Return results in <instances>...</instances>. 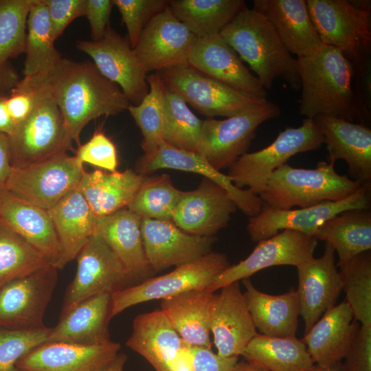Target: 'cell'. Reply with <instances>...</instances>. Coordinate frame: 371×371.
Segmentation results:
<instances>
[{
  "instance_id": "obj_1",
  "label": "cell",
  "mask_w": 371,
  "mask_h": 371,
  "mask_svg": "<svg viewBox=\"0 0 371 371\" xmlns=\"http://www.w3.org/2000/svg\"><path fill=\"white\" fill-rule=\"evenodd\" d=\"M26 78L54 100L78 146L80 133L90 121L119 114L131 104L120 87L106 78L93 62L63 58L49 72Z\"/></svg>"
},
{
  "instance_id": "obj_2",
  "label": "cell",
  "mask_w": 371,
  "mask_h": 371,
  "mask_svg": "<svg viewBox=\"0 0 371 371\" xmlns=\"http://www.w3.org/2000/svg\"><path fill=\"white\" fill-rule=\"evenodd\" d=\"M297 62L301 115L310 119L330 116L361 124L368 120L352 87L354 67L339 49L324 45L312 55L297 58Z\"/></svg>"
},
{
  "instance_id": "obj_3",
  "label": "cell",
  "mask_w": 371,
  "mask_h": 371,
  "mask_svg": "<svg viewBox=\"0 0 371 371\" xmlns=\"http://www.w3.org/2000/svg\"><path fill=\"white\" fill-rule=\"evenodd\" d=\"M243 61L270 89L282 78L291 88L300 89L297 58L288 52L270 22L253 8L240 11L220 32Z\"/></svg>"
},
{
  "instance_id": "obj_4",
  "label": "cell",
  "mask_w": 371,
  "mask_h": 371,
  "mask_svg": "<svg viewBox=\"0 0 371 371\" xmlns=\"http://www.w3.org/2000/svg\"><path fill=\"white\" fill-rule=\"evenodd\" d=\"M363 185L346 175L338 174L333 161H319L313 169L285 164L273 172L259 196L262 207L290 210L342 200Z\"/></svg>"
},
{
  "instance_id": "obj_5",
  "label": "cell",
  "mask_w": 371,
  "mask_h": 371,
  "mask_svg": "<svg viewBox=\"0 0 371 371\" xmlns=\"http://www.w3.org/2000/svg\"><path fill=\"white\" fill-rule=\"evenodd\" d=\"M27 80L37 89L38 96L30 115L8 136L14 168L39 164L67 154V151L76 152L73 139L57 104L49 94Z\"/></svg>"
},
{
  "instance_id": "obj_6",
  "label": "cell",
  "mask_w": 371,
  "mask_h": 371,
  "mask_svg": "<svg viewBox=\"0 0 371 371\" xmlns=\"http://www.w3.org/2000/svg\"><path fill=\"white\" fill-rule=\"evenodd\" d=\"M311 21L324 45L339 49L357 71L368 65L370 10L347 0H306Z\"/></svg>"
},
{
  "instance_id": "obj_7",
  "label": "cell",
  "mask_w": 371,
  "mask_h": 371,
  "mask_svg": "<svg viewBox=\"0 0 371 371\" xmlns=\"http://www.w3.org/2000/svg\"><path fill=\"white\" fill-rule=\"evenodd\" d=\"M324 144L322 135L313 119L305 118L297 128L280 131L267 147L240 156L229 168L227 176L240 189L247 187L258 195L265 189L273 172L291 157L315 150Z\"/></svg>"
},
{
  "instance_id": "obj_8",
  "label": "cell",
  "mask_w": 371,
  "mask_h": 371,
  "mask_svg": "<svg viewBox=\"0 0 371 371\" xmlns=\"http://www.w3.org/2000/svg\"><path fill=\"white\" fill-rule=\"evenodd\" d=\"M229 265L225 254L211 251L177 266L166 274L117 290L111 294V317L138 304L168 298L190 290L207 289Z\"/></svg>"
},
{
  "instance_id": "obj_9",
  "label": "cell",
  "mask_w": 371,
  "mask_h": 371,
  "mask_svg": "<svg viewBox=\"0 0 371 371\" xmlns=\"http://www.w3.org/2000/svg\"><path fill=\"white\" fill-rule=\"evenodd\" d=\"M280 112L278 105L267 100L224 120H204L197 153L218 171L229 168L247 153L258 127Z\"/></svg>"
},
{
  "instance_id": "obj_10",
  "label": "cell",
  "mask_w": 371,
  "mask_h": 371,
  "mask_svg": "<svg viewBox=\"0 0 371 371\" xmlns=\"http://www.w3.org/2000/svg\"><path fill=\"white\" fill-rule=\"evenodd\" d=\"M166 88L203 115L230 117L261 104V99L214 79L188 64L158 72Z\"/></svg>"
},
{
  "instance_id": "obj_11",
  "label": "cell",
  "mask_w": 371,
  "mask_h": 371,
  "mask_svg": "<svg viewBox=\"0 0 371 371\" xmlns=\"http://www.w3.org/2000/svg\"><path fill=\"white\" fill-rule=\"evenodd\" d=\"M85 172L83 164L67 153L39 164L13 168L5 190L47 210L78 188Z\"/></svg>"
},
{
  "instance_id": "obj_12",
  "label": "cell",
  "mask_w": 371,
  "mask_h": 371,
  "mask_svg": "<svg viewBox=\"0 0 371 371\" xmlns=\"http://www.w3.org/2000/svg\"><path fill=\"white\" fill-rule=\"evenodd\" d=\"M371 185H363L350 196L335 202L290 210L262 207L250 217L247 231L254 243L269 238L284 229H292L314 237L328 220L351 209H370ZM315 238V237H314Z\"/></svg>"
},
{
  "instance_id": "obj_13",
  "label": "cell",
  "mask_w": 371,
  "mask_h": 371,
  "mask_svg": "<svg viewBox=\"0 0 371 371\" xmlns=\"http://www.w3.org/2000/svg\"><path fill=\"white\" fill-rule=\"evenodd\" d=\"M76 276L68 286L62 313L93 296L126 287L133 280L117 257L96 233L80 251Z\"/></svg>"
},
{
  "instance_id": "obj_14",
  "label": "cell",
  "mask_w": 371,
  "mask_h": 371,
  "mask_svg": "<svg viewBox=\"0 0 371 371\" xmlns=\"http://www.w3.org/2000/svg\"><path fill=\"white\" fill-rule=\"evenodd\" d=\"M58 280V269L47 265L0 288V328L44 327L43 317Z\"/></svg>"
},
{
  "instance_id": "obj_15",
  "label": "cell",
  "mask_w": 371,
  "mask_h": 371,
  "mask_svg": "<svg viewBox=\"0 0 371 371\" xmlns=\"http://www.w3.org/2000/svg\"><path fill=\"white\" fill-rule=\"evenodd\" d=\"M76 47L89 55L98 71L118 85L130 103L137 105L149 91L147 74L128 37H122L110 25L98 41H79Z\"/></svg>"
},
{
  "instance_id": "obj_16",
  "label": "cell",
  "mask_w": 371,
  "mask_h": 371,
  "mask_svg": "<svg viewBox=\"0 0 371 371\" xmlns=\"http://www.w3.org/2000/svg\"><path fill=\"white\" fill-rule=\"evenodd\" d=\"M317 240L292 229H284L260 240L252 252L238 263L229 265L221 272L206 289L215 291L235 282L249 278L256 273L278 265L297 267L313 256Z\"/></svg>"
},
{
  "instance_id": "obj_17",
  "label": "cell",
  "mask_w": 371,
  "mask_h": 371,
  "mask_svg": "<svg viewBox=\"0 0 371 371\" xmlns=\"http://www.w3.org/2000/svg\"><path fill=\"white\" fill-rule=\"evenodd\" d=\"M196 36L168 7L142 31L133 50L146 74L188 64Z\"/></svg>"
},
{
  "instance_id": "obj_18",
  "label": "cell",
  "mask_w": 371,
  "mask_h": 371,
  "mask_svg": "<svg viewBox=\"0 0 371 371\" xmlns=\"http://www.w3.org/2000/svg\"><path fill=\"white\" fill-rule=\"evenodd\" d=\"M141 234L145 256L152 271L179 266L212 251L214 236L188 234L172 221L142 219Z\"/></svg>"
},
{
  "instance_id": "obj_19",
  "label": "cell",
  "mask_w": 371,
  "mask_h": 371,
  "mask_svg": "<svg viewBox=\"0 0 371 371\" xmlns=\"http://www.w3.org/2000/svg\"><path fill=\"white\" fill-rule=\"evenodd\" d=\"M237 209L223 187L203 177L197 188L183 191L172 222L188 234L214 236L227 226Z\"/></svg>"
},
{
  "instance_id": "obj_20",
  "label": "cell",
  "mask_w": 371,
  "mask_h": 371,
  "mask_svg": "<svg viewBox=\"0 0 371 371\" xmlns=\"http://www.w3.org/2000/svg\"><path fill=\"white\" fill-rule=\"evenodd\" d=\"M335 252L334 248L325 243L322 256H313L296 267L298 275L296 291L305 333L328 308L335 305L342 291Z\"/></svg>"
},
{
  "instance_id": "obj_21",
  "label": "cell",
  "mask_w": 371,
  "mask_h": 371,
  "mask_svg": "<svg viewBox=\"0 0 371 371\" xmlns=\"http://www.w3.org/2000/svg\"><path fill=\"white\" fill-rule=\"evenodd\" d=\"M120 348L112 341L94 346L45 342L23 355L16 367L19 371H104Z\"/></svg>"
},
{
  "instance_id": "obj_22",
  "label": "cell",
  "mask_w": 371,
  "mask_h": 371,
  "mask_svg": "<svg viewBox=\"0 0 371 371\" xmlns=\"http://www.w3.org/2000/svg\"><path fill=\"white\" fill-rule=\"evenodd\" d=\"M126 344L155 371H190L183 355L185 344L161 310L136 316Z\"/></svg>"
},
{
  "instance_id": "obj_23",
  "label": "cell",
  "mask_w": 371,
  "mask_h": 371,
  "mask_svg": "<svg viewBox=\"0 0 371 371\" xmlns=\"http://www.w3.org/2000/svg\"><path fill=\"white\" fill-rule=\"evenodd\" d=\"M136 172L146 175L159 169H174L203 175L223 187L237 208L249 217L257 215L263 204L258 195L236 187L229 177L214 169L200 155L173 147L163 142L154 151L144 154L136 163Z\"/></svg>"
},
{
  "instance_id": "obj_24",
  "label": "cell",
  "mask_w": 371,
  "mask_h": 371,
  "mask_svg": "<svg viewBox=\"0 0 371 371\" xmlns=\"http://www.w3.org/2000/svg\"><path fill=\"white\" fill-rule=\"evenodd\" d=\"M188 64L214 79L267 100V92L259 79L220 34L196 37Z\"/></svg>"
},
{
  "instance_id": "obj_25",
  "label": "cell",
  "mask_w": 371,
  "mask_h": 371,
  "mask_svg": "<svg viewBox=\"0 0 371 371\" xmlns=\"http://www.w3.org/2000/svg\"><path fill=\"white\" fill-rule=\"evenodd\" d=\"M220 289L214 300L210 332L218 355L238 357L258 333L239 282Z\"/></svg>"
},
{
  "instance_id": "obj_26",
  "label": "cell",
  "mask_w": 371,
  "mask_h": 371,
  "mask_svg": "<svg viewBox=\"0 0 371 371\" xmlns=\"http://www.w3.org/2000/svg\"><path fill=\"white\" fill-rule=\"evenodd\" d=\"M326 144L329 161L344 159L350 179L371 185V130L363 124L330 116L313 119Z\"/></svg>"
},
{
  "instance_id": "obj_27",
  "label": "cell",
  "mask_w": 371,
  "mask_h": 371,
  "mask_svg": "<svg viewBox=\"0 0 371 371\" xmlns=\"http://www.w3.org/2000/svg\"><path fill=\"white\" fill-rule=\"evenodd\" d=\"M252 8L266 17L288 52L297 58L312 55L324 45L305 0H254Z\"/></svg>"
},
{
  "instance_id": "obj_28",
  "label": "cell",
  "mask_w": 371,
  "mask_h": 371,
  "mask_svg": "<svg viewBox=\"0 0 371 371\" xmlns=\"http://www.w3.org/2000/svg\"><path fill=\"white\" fill-rule=\"evenodd\" d=\"M346 301L328 308L302 339L314 363L328 367L344 360L359 330Z\"/></svg>"
},
{
  "instance_id": "obj_29",
  "label": "cell",
  "mask_w": 371,
  "mask_h": 371,
  "mask_svg": "<svg viewBox=\"0 0 371 371\" xmlns=\"http://www.w3.org/2000/svg\"><path fill=\"white\" fill-rule=\"evenodd\" d=\"M0 221L56 267L60 248L47 210L27 203L4 190L0 192Z\"/></svg>"
},
{
  "instance_id": "obj_30",
  "label": "cell",
  "mask_w": 371,
  "mask_h": 371,
  "mask_svg": "<svg viewBox=\"0 0 371 371\" xmlns=\"http://www.w3.org/2000/svg\"><path fill=\"white\" fill-rule=\"evenodd\" d=\"M111 294L103 293L61 313L57 325L50 328L46 342L94 346L111 341Z\"/></svg>"
},
{
  "instance_id": "obj_31",
  "label": "cell",
  "mask_w": 371,
  "mask_h": 371,
  "mask_svg": "<svg viewBox=\"0 0 371 371\" xmlns=\"http://www.w3.org/2000/svg\"><path fill=\"white\" fill-rule=\"evenodd\" d=\"M142 218L127 207L97 218L95 233L117 257L133 280L144 279L152 272L143 247Z\"/></svg>"
},
{
  "instance_id": "obj_32",
  "label": "cell",
  "mask_w": 371,
  "mask_h": 371,
  "mask_svg": "<svg viewBox=\"0 0 371 371\" xmlns=\"http://www.w3.org/2000/svg\"><path fill=\"white\" fill-rule=\"evenodd\" d=\"M58 239L60 255L56 268L63 269L76 258L95 233L97 217L76 188L47 210Z\"/></svg>"
},
{
  "instance_id": "obj_33",
  "label": "cell",
  "mask_w": 371,
  "mask_h": 371,
  "mask_svg": "<svg viewBox=\"0 0 371 371\" xmlns=\"http://www.w3.org/2000/svg\"><path fill=\"white\" fill-rule=\"evenodd\" d=\"M215 295L206 289H194L161 300L160 310L186 345L211 348Z\"/></svg>"
},
{
  "instance_id": "obj_34",
  "label": "cell",
  "mask_w": 371,
  "mask_h": 371,
  "mask_svg": "<svg viewBox=\"0 0 371 371\" xmlns=\"http://www.w3.org/2000/svg\"><path fill=\"white\" fill-rule=\"evenodd\" d=\"M245 302L255 327L262 335L277 337L295 336L300 315L296 290L292 287L281 295L257 289L249 278L242 280Z\"/></svg>"
},
{
  "instance_id": "obj_35",
  "label": "cell",
  "mask_w": 371,
  "mask_h": 371,
  "mask_svg": "<svg viewBox=\"0 0 371 371\" xmlns=\"http://www.w3.org/2000/svg\"><path fill=\"white\" fill-rule=\"evenodd\" d=\"M144 177L131 169L123 172L95 170L84 172L77 189L100 218L126 208Z\"/></svg>"
},
{
  "instance_id": "obj_36",
  "label": "cell",
  "mask_w": 371,
  "mask_h": 371,
  "mask_svg": "<svg viewBox=\"0 0 371 371\" xmlns=\"http://www.w3.org/2000/svg\"><path fill=\"white\" fill-rule=\"evenodd\" d=\"M330 244L337 252L341 269L358 255L371 249V211L351 209L325 222L314 236Z\"/></svg>"
},
{
  "instance_id": "obj_37",
  "label": "cell",
  "mask_w": 371,
  "mask_h": 371,
  "mask_svg": "<svg viewBox=\"0 0 371 371\" xmlns=\"http://www.w3.org/2000/svg\"><path fill=\"white\" fill-rule=\"evenodd\" d=\"M269 371H312L315 363L302 339L257 334L241 355Z\"/></svg>"
},
{
  "instance_id": "obj_38",
  "label": "cell",
  "mask_w": 371,
  "mask_h": 371,
  "mask_svg": "<svg viewBox=\"0 0 371 371\" xmlns=\"http://www.w3.org/2000/svg\"><path fill=\"white\" fill-rule=\"evenodd\" d=\"M175 16L196 37L220 34L242 10L243 0H170Z\"/></svg>"
},
{
  "instance_id": "obj_39",
  "label": "cell",
  "mask_w": 371,
  "mask_h": 371,
  "mask_svg": "<svg viewBox=\"0 0 371 371\" xmlns=\"http://www.w3.org/2000/svg\"><path fill=\"white\" fill-rule=\"evenodd\" d=\"M24 77L44 74L63 58L54 46L50 21L45 0H38L32 7L27 20Z\"/></svg>"
},
{
  "instance_id": "obj_40",
  "label": "cell",
  "mask_w": 371,
  "mask_h": 371,
  "mask_svg": "<svg viewBox=\"0 0 371 371\" xmlns=\"http://www.w3.org/2000/svg\"><path fill=\"white\" fill-rule=\"evenodd\" d=\"M149 91L141 102L127 110L139 128L144 154L154 151L163 142L166 86L158 72L146 76Z\"/></svg>"
},
{
  "instance_id": "obj_41",
  "label": "cell",
  "mask_w": 371,
  "mask_h": 371,
  "mask_svg": "<svg viewBox=\"0 0 371 371\" xmlns=\"http://www.w3.org/2000/svg\"><path fill=\"white\" fill-rule=\"evenodd\" d=\"M182 194L170 176L146 175L127 208L142 219L172 221Z\"/></svg>"
},
{
  "instance_id": "obj_42",
  "label": "cell",
  "mask_w": 371,
  "mask_h": 371,
  "mask_svg": "<svg viewBox=\"0 0 371 371\" xmlns=\"http://www.w3.org/2000/svg\"><path fill=\"white\" fill-rule=\"evenodd\" d=\"M49 265L41 253L0 221V285Z\"/></svg>"
},
{
  "instance_id": "obj_43",
  "label": "cell",
  "mask_w": 371,
  "mask_h": 371,
  "mask_svg": "<svg viewBox=\"0 0 371 371\" xmlns=\"http://www.w3.org/2000/svg\"><path fill=\"white\" fill-rule=\"evenodd\" d=\"M203 120L176 92L166 87L163 140L179 149L198 153Z\"/></svg>"
},
{
  "instance_id": "obj_44",
  "label": "cell",
  "mask_w": 371,
  "mask_h": 371,
  "mask_svg": "<svg viewBox=\"0 0 371 371\" xmlns=\"http://www.w3.org/2000/svg\"><path fill=\"white\" fill-rule=\"evenodd\" d=\"M342 291L354 318L363 326H371V254L362 253L339 271Z\"/></svg>"
},
{
  "instance_id": "obj_45",
  "label": "cell",
  "mask_w": 371,
  "mask_h": 371,
  "mask_svg": "<svg viewBox=\"0 0 371 371\" xmlns=\"http://www.w3.org/2000/svg\"><path fill=\"white\" fill-rule=\"evenodd\" d=\"M38 0H0V69L25 52L29 12Z\"/></svg>"
},
{
  "instance_id": "obj_46",
  "label": "cell",
  "mask_w": 371,
  "mask_h": 371,
  "mask_svg": "<svg viewBox=\"0 0 371 371\" xmlns=\"http://www.w3.org/2000/svg\"><path fill=\"white\" fill-rule=\"evenodd\" d=\"M50 328H0V371H19L17 361L33 348L47 341Z\"/></svg>"
},
{
  "instance_id": "obj_47",
  "label": "cell",
  "mask_w": 371,
  "mask_h": 371,
  "mask_svg": "<svg viewBox=\"0 0 371 371\" xmlns=\"http://www.w3.org/2000/svg\"><path fill=\"white\" fill-rule=\"evenodd\" d=\"M128 32L133 49L150 21L168 7V0H113Z\"/></svg>"
},
{
  "instance_id": "obj_48",
  "label": "cell",
  "mask_w": 371,
  "mask_h": 371,
  "mask_svg": "<svg viewBox=\"0 0 371 371\" xmlns=\"http://www.w3.org/2000/svg\"><path fill=\"white\" fill-rule=\"evenodd\" d=\"M75 156L82 163L106 170L116 171L118 164L117 152L114 143L102 130H96L91 139L80 144Z\"/></svg>"
},
{
  "instance_id": "obj_49",
  "label": "cell",
  "mask_w": 371,
  "mask_h": 371,
  "mask_svg": "<svg viewBox=\"0 0 371 371\" xmlns=\"http://www.w3.org/2000/svg\"><path fill=\"white\" fill-rule=\"evenodd\" d=\"M183 355L190 371H233L238 359L221 357L209 348L186 344Z\"/></svg>"
},
{
  "instance_id": "obj_50",
  "label": "cell",
  "mask_w": 371,
  "mask_h": 371,
  "mask_svg": "<svg viewBox=\"0 0 371 371\" xmlns=\"http://www.w3.org/2000/svg\"><path fill=\"white\" fill-rule=\"evenodd\" d=\"M38 96L37 89L25 77L10 90L5 103L15 127L32 112Z\"/></svg>"
},
{
  "instance_id": "obj_51",
  "label": "cell",
  "mask_w": 371,
  "mask_h": 371,
  "mask_svg": "<svg viewBox=\"0 0 371 371\" xmlns=\"http://www.w3.org/2000/svg\"><path fill=\"white\" fill-rule=\"evenodd\" d=\"M56 41L76 18L84 16L86 0H45Z\"/></svg>"
},
{
  "instance_id": "obj_52",
  "label": "cell",
  "mask_w": 371,
  "mask_h": 371,
  "mask_svg": "<svg viewBox=\"0 0 371 371\" xmlns=\"http://www.w3.org/2000/svg\"><path fill=\"white\" fill-rule=\"evenodd\" d=\"M344 360L346 371H371V326H360Z\"/></svg>"
},
{
  "instance_id": "obj_53",
  "label": "cell",
  "mask_w": 371,
  "mask_h": 371,
  "mask_svg": "<svg viewBox=\"0 0 371 371\" xmlns=\"http://www.w3.org/2000/svg\"><path fill=\"white\" fill-rule=\"evenodd\" d=\"M113 5V0H86L84 16L89 21L92 41H98L104 35Z\"/></svg>"
},
{
  "instance_id": "obj_54",
  "label": "cell",
  "mask_w": 371,
  "mask_h": 371,
  "mask_svg": "<svg viewBox=\"0 0 371 371\" xmlns=\"http://www.w3.org/2000/svg\"><path fill=\"white\" fill-rule=\"evenodd\" d=\"M12 168L9 137L0 133V192L5 190Z\"/></svg>"
},
{
  "instance_id": "obj_55",
  "label": "cell",
  "mask_w": 371,
  "mask_h": 371,
  "mask_svg": "<svg viewBox=\"0 0 371 371\" xmlns=\"http://www.w3.org/2000/svg\"><path fill=\"white\" fill-rule=\"evenodd\" d=\"M19 76L15 69L8 63L0 69V96L7 93L19 82Z\"/></svg>"
},
{
  "instance_id": "obj_56",
  "label": "cell",
  "mask_w": 371,
  "mask_h": 371,
  "mask_svg": "<svg viewBox=\"0 0 371 371\" xmlns=\"http://www.w3.org/2000/svg\"><path fill=\"white\" fill-rule=\"evenodd\" d=\"M6 95L0 96V133L10 136L15 128V124L6 106Z\"/></svg>"
},
{
  "instance_id": "obj_57",
  "label": "cell",
  "mask_w": 371,
  "mask_h": 371,
  "mask_svg": "<svg viewBox=\"0 0 371 371\" xmlns=\"http://www.w3.org/2000/svg\"><path fill=\"white\" fill-rule=\"evenodd\" d=\"M233 371H269L261 366L249 361H240L236 363Z\"/></svg>"
},
{
  "instance_id": "obj_58",
  "label": "cell",
  "mask_w": 371,
  "mask_h": 371,
  "mask_svg": "<svg viewBox=\"0 0 371 371\" xmlns=\"http://www.w3.org/2000/svg\"><path fill=\"white\" fill-rule=\"evenodd\" d=\"M126 360V355L120 352L114 361L104 371H123Z\"/></svg>"
},
{
  "instance_id": "obj_59",
  "label": "cell",
  "mask_w": 371,
  "mask_h": 371,
  "mask_svg": "<svg viewBox=\"0 0 371 371\" xmlns=\"http://www.w3.org/2000/svg\"><path fill=\"white\" fill-rule=\"evenodd\" d=\"M312 371H346L343 361L336 363L328 367H319L315 365Z\"/></svg>"
},
{
  "instance_id": "obj_60",
  "label": "cell",
  "mask_w": 371,
  "mask_h": 371,
  "mask_svg": "<svg viewBox=\"0 0 371 371\" xmlns=\"http://www.w3.org/2000/svg\"><path fill=\"white\" fill-rule=\"evenodd\" d=\"M3 285H0V288Z\"/></svg>"
}]
</instances>
